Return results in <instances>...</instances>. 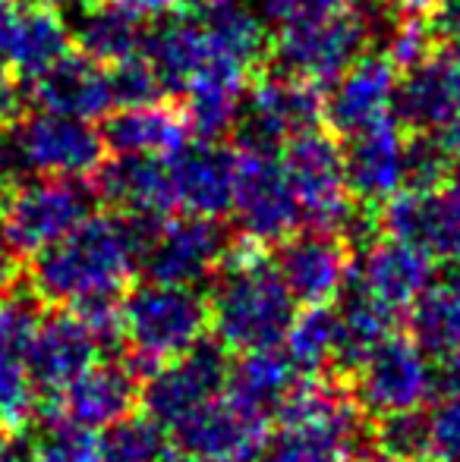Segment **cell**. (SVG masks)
Segmentation results:
<instances>
[{"mask_svg": "<svg viewBox=\"0 0 460 462\" xmlns=\"http://www.w3.org/2000/svg\"><path fill=\"white\" fill-rule=\"evenodd\" d=\"M164 220V217H161ZM161 220L92 214L67 239L29 258L25 283L51 309H76L89 299L123 296Z\"/></svg>", "mask_w": 460, "mask_h": 462, "instance_id": "cell-1", "label": "cell"}, {"mask_svg": "<svg viewBox=\"0 0 460 462\" xmlns=\"http://www.w3.org/2000/svg\"><path fill=\"white\" fill-rule=\"evenodd\" d=\"M211 334L228 353L281 346L296 318V299L284 286L275 258L262 245L239 239L211 277Z\"/></svg>", "mask_w": 460, "mask_h": 462, "instance_id": "cell-2", "label": "cell"}, {"mask_svg": "<svg viewBox=\"0 0 460 462\" xmlns=\"http://www.w3.org/2000/svg\"><path fill=\"white\" fill-rule=\"evenodd\" d=\"M271 425L258 462H353L372 438L353 393L313 377L303 381Z\"/></svg>", "mask_w": 460, "mask_h": 462, "instance_id": "cell-3", "label": "cell"}, {"mask_svg": "<svg viewBox=\"0 0 460 462\" xmlns=\"http://www.w3.org/2000/svg\"><path fill=\"white\" fill-rule=\"evenodd\" d=\"M120 321L123 346L129 353L127 362L146 381L158 365L190 353L196 343L205 340L211 330L209 292L199 286L146 280L123 292Z\"/></svg>", "mask_w": 460, "mask_h": 462, "instance_id": "cell-4", "label": "cell"}, {"mask_svg": "<svg viewBox=\"0 0 460 462\" xmlns=\"http://www.w3.org/2000/svg\"><path fill=\"white\" fill-rule=\"evenodd\" d=\"M105 139L92 120L35 110L0 129V167L19 177H95L105 164Z\"/></svg>", "mask_w": 460, "mask_h": 462, "instance_id": "cell-5", "label": "cell"}, {"mask_svg": "<svg viewBox=\"0 0 460 462\" xmlns=\"http://www.w3.org/2000/svg\"><path fill=\"white\" fill-rule=\"evenodd\" d=\"M379 13L360 6H338V10L315 13L306 19L281 25L271 57L277 69L290 73L315 88H332L341 76L366 54L369 42L379 35Z\"/></svg>", "mask_w": 460, "mask_h": 462, "instance_id": "cell-6", "label": "cell"}, {"mask_svg": "<svg viewBox=\"0 0 460 462\" xmlns=\"http://www.w3.org/2000/svg\"><path fill=\"white\" fill-rule=\"evenodd\" d=\"M95 189L86 180L25 177L0 195V230L16 258H32L67 239L95 214Z\"/></svg>", "mask_w": 460, "mask_h": 462, "instance_id": "cell-7", "label": "cell"}, {"mask_svg": "<svg viewBox=\"0 0 460 462\" xmlns=\"http://www.w3.org/2000/svg\"><path fill=\"white\" fill-rule=\"evenodd\" d=\"M281 164L303 208V224L344 236L360 211V201L347 189L344 142L332 129H306L281 148Z\"/></svg>", "mask_w": 460, "mask_h": 462, "instance_id": "cell-8", "label": "cell"}, {"mask_svg": "<svg viewBox=\"0 0 460 462\" xmlns=\"http://www.w3.org/2000/svg\"><path fill=\"white\" fill-rule=\"evenodd\" d=\"M322 120H325V92L313 82L277 69L271 76H258L246 88L230 133L239 152L281 154L290 139L322 126Z\"/></svg>", "mask_w": 460, "mask_h": 462, "instance_id": "cell-9", "label": "cell"}, {"mask_svg": "<svg viewBox=\"0 0 460 462\" xmlns=\"http://www.w3.org/2000/svg\"><path fill=\"white\" fill-rule=\"evenodd\" d=\"M350 393L375 419L423 409L436 396L432 359L410 337L391 334L350 374Z\"/></svg>", "mask_w": 460, "mask_h": 462, "instance_id": "cell-10", "label": "cell"}, {"mask_svg": "<svg viewBox=\"0 0 460 462\" xmlns=\"http://www.w3.org/2000/svg\"><path fill=\"white\" fill-rule=\"evenodd\" d=\"M233 243L237 236L221 217L171 214L155 226L142 255V271L158 283L199 286L218 274Z\"/></svg>", "mask_w": 460, "mask_h": 462, "instance_id": "cell-11", "label": "cell"}, {"mask_svg": "<svg viewBox=\"0 0 460 462\" xmlns=\"http://www.w3.org/2000/svg\"><path fill=\"white\" fill-rule=\"evenodd\" d=\"M233 217L239 239L256 245H277L303 226V208L281 164V154L239 152Z\"/></svg>", "mask_w": 460, "mask_h": 462, "instance_id": "cell-12", "label": "cell"}, {"mask_svg": "<svg viewBox=\"0 0 460 462\" xmlns=\"http://www.w3.org/2000/svg\"><path fill=\"white\" fill-rule=\"evenodd\" d=\"M228 374L230 353L205 337L190 353L158 365L142 381V412L152 415L161 428H177L202 406L221 400Z\"/></svg>", "mask_w": 460, "mask_h": 462, "instance_id": "cell-13", "label": "cell"}, {"mask_svg": "<svg viewBox=\"0 0 460 462\" xmlns=\"http://www.w3.org/2000/svg\"><path fill=\"white\" fill-rule=\"evenodd\" d=\"M101 340L73 309L42 311L25 343V368L35 396L51 400L101 362Z\"/></svg>", "mask_w": 460, "mask_h": 462, "instance_id": "cell-14", "label": "cell"}, {"mask_svg": "<svg viewBox=\"0 0 460 462\" xmlns=\"http://www.w3.org/2000/svg\"><path fill=\"white\" fill-rule=\"evenodd\" d=\"M381 233L419 249L432 264H460V189H404L379 208Z\"/></svg>", "mask_w": 460, "mask_h": 462, "instance_id": "cell-15", "label": "cell"}, {"mask_svg": "<svg viewBox=\"0 0 460 462\" xmlns=\"http://www.w3.org/2000/svg\"><path fill=\"white\" fill-rule=\"evenodd\" d=\"M275 268L296 305H334L350 283L353 249L338 233L306 226L277 243Z\"/></svg>", "mask_w": 460, "mask_h": 462, "instance_id": "cell-16", "label": "cell"}, {"mask_svg": "<svg viewBox=\"0 0 460 462\" xmlns=\"http://www.w3.org/2000/svg\"><path fill=\"white\" fill-rule=\"evenodd\" d=\"M391 116L410 133H442L460 116V38L438 42L426 60L404 69Z\"/></svg>", "mask_w": 460, "mask_h": 462, "instance_id": "cell-17", "label": "cell"}, {"mask_svg": "<svg viewBox=\"0 0 460 462\" xmlns=\"http://www.w3.org/2000/svg\"><path fill=\"white\" fill-rule=\"evenodd\" d=\"M171 444L183 462H258L265 425L221 396L171 428Z\"/></svg>", "mask_w": 460, "mask_h": 462, "instance_id": "cell-18", "label": "cell"}, {"mask_svg": "<svg viewBox=\"0 0 460 462\" xmlns=\"http://www.w3.org/2000/svg\"><path fill=\"white\" fill-rule=\"evenodd\" d=\"M42 302L32 290H4L0 292V428L19 431L32 419L35 390L25 368V343L32 337Z\"/></svg>", "mask_w": 460, "mask_h": 462, "instance_id": "cell-19", "label": "cell"}, {"mask_svg": "<svg viewBox=\"0 0 460 462\" xmlns=\"http://www.w3.org/2000/svg\"><path fill=\"white\" fill-rule=\"evenodd\" d=\"M239 152L221 142L192 139L167 158L174 180V199L183 214L199 217H224L233 208Z\"/></svg>", "mask_w": 460, "mask_h": 462, "instance_id": "cell-20", "label": "cell"}, {"mask_svg": "<svg viewBox=\"0 0 460 462\" xmlns=\"http://www.w3.org/2000/svg\"><path fill=\"white\" fill-rule=\"evenodd\" d=\"M432 283V262L413 245L391 236H379L362 252L353 255L350 283L353 290L366 292L379 305L391 309L394 315L407 311L419 299V292Z\"/></svg>", "mask_w": 460, "mask_h": 462, "instance_id": "cell-21", "label": "cell"}, {"mask_svg": "<svg viewBox=\"0 0 460 462\" xmlns=\"http://www.w3.org/2000/svg\"><path fill=\"white\" fill-rule=\"evenodd\" d=\"M92 189L111 211L127 217L161 220L177 211L167 158L155 154H114L95 171Z\"/></svg>", "mask_w": 460, "mask_h": 462, "instance_id": "cell-22", "label": "cell"}, {"mask_svg": "<svg viewBox=\"0 0 460 462\" xmlns=\"http://www.w3.org/2000/svg\"><path fill=\"white\" fill-rule=\"evenodd\" d=\"M400 69L388 60V54H362L353 67L328 88L325 123L338 139L362 133L375 123L391 116L394 88Z\"/></svg>", "mask_w": 460, "mask_h": 462, "instance_id": "cell-23", "label": "cell"}, {"mask_svg": "<svg viewBox=\"0 0 460 462\" xmlns=\"http://www.w3.org/2000/svg\"><path fill=\"white\" fill-rule=\"evenodd\" d=\"M42 409L67 415L70 421L82 428H101L120 421L123 415L136 412L142 406V377L129 362H95L76 383H70L61 396L38 402Z\"/></svg>", "mask_w": 460, "mask_h": 462, "instance_id": "cell-24", "label": "cell"}, {"mask_svg": "<svg viewBox=\"0 0 460 462\" xmlns=\"http://www.w3.org/2000/svg\"><path fill=\"white\" fill-rule=\"evenodd\" d=\"M404 129L394 116L350 135L344 145V171L353 201L381 208L404 192Z\"/></svg>", "mask_w": 460, "mask_h": 462, "instance_id": "cell-25", "label": "cell"}, {"mask_svg": "<svg viewBox=\"0 0 460 462\" xmlns=\"http://www.w3.org/2000/svg\"><path fill=\"white\" fill-rule=\"evenodd\" d=\"M306 371L294 362V356L281 346L256 349V353H239V359L230 365L228 390L224 396L237 409H243L249 419L268 428L281 415V409L290 402V396L303 387Z\"/></svg>", "mask_w": 460, "mask_h": 462, "instance_id": "cell-26", "label": "cell"}, {"mask_svg": "<svg viewBox=\"0 0 460 462\" xmlns=\"http://www.w3.org/2000/svg\"><path fill=\"white\" fill-rule=\"evenodd\" d=\"M25 97L35 110L80 116V120H99L114 110L108 67L86 57L82 51L80 54L70 51L48 73L25 82Z\"/></svg>", "mask_w": 460, "mask_h": 462, "instance_id": "cell-27", "label": "cell"}, {"mask_svg": "<svg viewBox=\"0 0 460 462\" xmlns=\"http://www.w3.org/2000/svg\"><path fill=\"white\" fill-rule=\"evenodd\" d=\"M146 60L155 67L164 95H186V88L205 73L211 60L218 57L202 19L192 13H177L164 16L152 25L142 48Z\"/></svg>", "mask_w": 460, "mask_h": 462, "instance_id": "cell-28", "label": "cell"}, {"mask_svg": "<svg viewBox=\"0 0 460 462\" xmlns=\"http://www.w3.org/2000/svg\"><path fill=\"white\" fill-rule=\"evenodd\" d=\"M70 35L86 57L114 67V63L142 54L148 38V19L133 0H101L76 13Z\"/></svg>", "mask_w": 460, "mask_h": 462, "instance_id": "cell-29", "label": "cell"}, {"mask_svg": "<svg viewBox=\"0 0 460 462\" xmlns=\"http://www.w3.org/2000/svg\"><path fill=\"white\" fill-rule=\"evenodd\" d=\"M70 44H73V35L61 13L29 4L23 10H13L4 38H0V54L6 57L19 79L32 82L48 73L61 57H67Z\"/></svg>", "mask_w": 460, "mask_h": 462, "instance_id": "cell-30", "label": "cell"}, {"mask_svg": "<svg viewBox=\"0 0 460 462\" xmlns=\"http://www.w3.org/2000/svg\"><path fill=\"white\" fill-rule=\"evenodd\" d=\"M101 139L111 154H155L171 158L180 145L190 142V126L183 110L171 104H139V107H117L105 116Z\"/></svg>", "mask_w": 460, "mask_h": 462, "instance_id": "cell-31", "label": "cell"}, {"mask_svg": "<svg viewBox=\"0 0 460 462\" xmlns=\"http://www.w3.org/2000/svg\"><path fill=\"white\" fill-rule=\"evenodd\" d=\"M398 315L366 292L347 286L334 302V349H332V371L334 374H353L369 353L381 340L394 334Z\"/></svg>", "mask_w": 460, "mask_h": 462, "instance_id": "cell-32", "label": "cell"}, {"mask_svg": "<svg viewBox=\"0 0 460 462\" xmlns=\"http://www.w3.org/2000/svg\"><path fill=\"white\" fill-rule=\"evenodd\" d=\"M407 328L410 340L429 359L460 353V274L432 277V283L407 309Z\"/></svg>", "mask_w": 460, "mask_h": 462, "instance_id": "cell-33", "label": "cell"}, {"mask_svg": "<svg viewBox=\"0 0 460 462\" xmlns=\"http://www.w3.org/2000/svg\"><path fill=\"white\" fill-rule=\"evenodd\" d=\"M199 19H202L218 54L224 60L239 63L249 73L271 51L262 13H256L243 0H205V10Z\"/></svg>", "mask_w": 460, "mask_h": 462, "instance_id": "cell-34", "label": "cell"}, {"mask_svg": "<svg viewBox=\"0 0 460 462\" xmlns=\"http://www.w3.org/2000/svg\"><path fill=\"white\" fill-rule=\"evenodd\" d=\"M167 428H161L148 412L123 415L120 421L101 428L99 462H158L167 457Z\"/></svg>", "mask_w": 460, "mask_h": 462, "instance_id": "cell-35", "label": "cell"}, {"mask_svg": "<svg viewBox=\"0 0 460 462\" xmlns=\"http://www.w3.org/2000/svg\"><path fill=\"white\" fill-rule=\"evenodd\" d=\"M38 438L32 444V462H99V434L70 421L67 415L38 406Z\"/></svg>", "mask_w": 460, "mask_h": 462, "instance_id": "cell-36", "label": "cell"}, {"mask_svg": "<svg viewBox=\"0 0 460 462\" xmlns=\"http://www.w3.org/2000/svg\"><path fill=\"white\" fill-rule=\"evenodd\" d=\"M284 349L294 356V362L306 374H319L322 368H332L334 349V305H313L296 311Z\"/></svg>", "mask_w": 460, "mask_h": 462, "instance_id": "cell-37", "label": "cell"}, {"mask_svg": "<svg viewBox=\"0 0 460 462\" xmlns=\"http://www.w3.org/2000/svg\"><path fill=\"white\" fill-rule=\"evenodd\" d=\"M455 154L442 142L438 133H410L404 145V189L423 192L438 189L451 180Z\"/></svg>", "mask_w": 460, "mask_h": 462, "instance_id": "cell-38", "label": "cell"}, {"mask_svg": "<svg viewBox=\"0 0 460 462\" xmlns=\"http://www.w3.org/2000/svg\"><path fill=\"white\" fill-rule=\"evenodd\" d=\"M372 440L379 453L407 462H429V419L423 409L398 412L379 419L372 428Z\"/></svg>", "mask_w": 460, "mask_h": 462, "instance_id": "cell-39", "label": "cell"}, {"mask_svg": "<svg viewBox=\"0 0 460 462\" xmlns=\"http://www.w3.org/2000/svg\"><path fill=\"white\" fill-rule=\"evenodd\" d=\"M108 79H111V97L114 107H139V104H155L164 95L155 67L146 60V54H136L129 60H120L108 67Z\"/></svg>", "mask_w": 460, "mask_h": 462, "instance_id": "cell-40", "label": "cell"}, {"mask_svg": "<svg viewBox=\"0 0 460 462\" xmlns=\"http://www.w3.org/2000/svg\"><path fill=\"white\" fill-rule=\"evenodd\" d=\"M388 38V60L404 73V69L417 67L419 60L432 54V48L438 44L436 32H432L429 19H400L398 25L385 32Z\"/></svg>", "mask_w": 460, "mask_h": 462, "instance_id": "cell-41", "label": "cell"}, {"mask_svg": "<svg viewBox=\"0 0 460 462\" xmlns=\"http://www.w3.org/2000/svg\"><path fill=\"white\" fill-rule=\"evenodd\" d=\"M429 419V462H460V396H442Z\"/></svg>", "mask_w": 460, "mask_h": 462, "instance_id": "cell-42", "label": "cell"}, {"mask_svg": "<svg viewBox=\"0 0 460 462\" xmlns=\"http://www.w3.org/2000/svg\"><path fill=\"white\" fill-rule=\"evenodd\" d=\"M432 381L438 396H460V353L432 359Z\"/></svg>", "mask_w": 460, "mask_h": 462, "instance_id": "cell-43", "label": "cell"}, {"mask_svg": "<svg viewBox=\"0 0 460 462\" xmlns=\"http://www.w3.org/2000/svg\"><path fill=\"white\" fill-rule=\"evenodd\" d=\"M133 4L139 6L142 16H146L148 23H158V19H164V16L192 13L196 10V4H202V0H133Z\"/></svg>", "mask_w": 460, "mask_h": 462, "instance_id": "cell-44", "label": "cell"}, {"mask_svg": "<svg viewBox=\"0 0 460 462\" xmlns=\"http://www.w3.org/2000/svg\"><path fill=\"white\" fill-rule=\"evenodd\" d=\"M442 4L445 0H381V6L400 19H429L442 10Z\"/></svg>", "mask_w": 460, "mask_h": 462, "instance_id": "cell-45", "label": "cell"}, {"mask_svg": "<svg viewBox=\"0 0 460 462\" xmlns=\"http://www.w3.org/2000/svg\"><path fill=\"white\" fill-rule=\"evenodd\" d=\"M0 462H32V444L19 431L0 428Z\"/></svg>", "mask_w": 460, "mask_h": 462, "instance_id": "cell-46", "label": "cell"}, {"mask_svg": "<svg viewBox=\"0 0 460 462\" xmlns=\"http://www.w3.org/2000/svg\"><path fill=\"white\" fill-rule=\"evenodd\" d=\"M16 252L10 249V243H6L4 230H0V292L10 290L13 280H16Z\"/></svg>", "mask_w": 460, "mask_h": 462, "instance_id": "cell-47", "label": "cell"}, {"mask_svg": "<svg viewBox=\"0 0 460 462\" xmlns=\"http://www.w3.org/2000/svg\"><path fill=\"white\" fill-rule=\"evenodd\" d=\"M35 6H44V10H54V13H80L86 10L92 0H29Z\"/></svg>", "mask_w": 460, "mask_h": 462, "instance_id": "cell-48", "label": "cell"}, {"mask_svg": "<svg viewBox=\"0 0 460 462\" xmlns=\"http://www.w3.org/2000/svg\"><path fill=\"white\" fill-rule=\"evenodd\" d=\"M438 135H442V142H445V145H448V152L457 158V154H460V116H457L455 123H451L448 129H442V133H438Z\"/></svg>", "mask_w": 460, "mask_h": 462, "instance_id": "cell-49", "label": "cell"}, {"mask_svg": "<svg viewBox=\"0 0 460 462\" xmlns=\"http://www.w3.org/2000/svg\"><path fill=\"white\" fill-rule=\"evenodd\" d=\"M13 16V0H0V38H4V29Z\"/></svg>", "mask_w": 460, "mask_h": 462, "instance_id": "cell-50", "label": "cell"}, {"mask_svg": "<svg viewBox=\"0 0 460 462\" xmlns=\"http://www.w3.org/2000/svg\"><path fill=\"white\" fill-rule=\"evenodd\" d=\"M353 462H407V459H394V457H388V453H362V457H356Z\"/></svg>", "mask_w": 460, "mask_h": 462, "instance_id": "cell-51", "label": "cell"}, {"mask_svg": "<svg viewBox=\"0 0 460 462\" xmlns=\"http://www.w3.org/2000/svg\"><path fill=\"white\" fill-rule=\"evenodd\" d=\"M448 183L455 186V189H460V154L455 158V167H451V180H448Z\"/></svg>", "mask_w": 460, "mask_h": 462, "instance_id": "cell-52", "label": "cell"}, {"mask_svg": "<svg viewBox=\"0 0 460 462\" xmlns=\"http://www.w3.org/2000/svg\"><path fill=\"white\" fill-rule=\"evenodd\" d=\"M4 189H6V173H4V167H0V195H4Z\"/></svg>", "mask_w": 460, "mask_h": 462, "instance_id": "cell-53", "label": "cell"}, {"mask_svg": "<svg viewBox=\"0 0 460 462\" xmlns=\"http://www.w3.org/2000/svg\"><path fill=\"white\" fill-rule=\"evenodd\" d=\"M158 462H183V459H180V457H177V453H174V457H161Z\"/></svg>", "mask_w": 460, "mask_h": 462, "instance_id": "cell-54", "label": "cell"}]
</instances>
